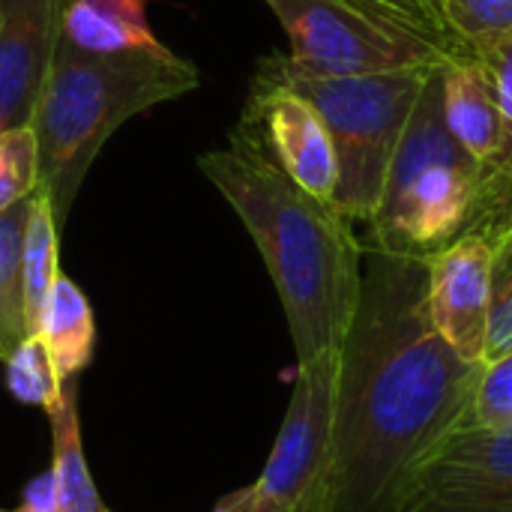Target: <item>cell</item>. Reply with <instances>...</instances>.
I'll use <instances>...</instances> for the list:
<instances>
[{"label":"cell","instance_id":"cell-23","mask_svg":"<svg viewBox=\"0 0 512 512\" xmlns=\"http://www.w3.org/2000/svg\"><path fill=\"white\" fill-rule=\"evenodd\" d=\"M0 512H60L57 510V489H54V474L51 468L39 477H33L24 492H21V501L18 507Z\"/></svg>","mask_w":512,"mask_h":512},{"label":"cell","instance_id":"cell-19","mask_svg":"<svg viewBox=\"0 0 512 512\" xmlns=\"http://www.w3.org/2000/svg\"><path fill=\"white\" fill-rule=\"evenodd\" d=\"M444 21L462 45L483 54L512 36V0H444Z\"/></svg>","mask_w":512,"mask_h":512},{"label":"cell","instance_id":"cell-9","mask_svg":"<svg viewBox=\"0 0 512 512\" xmlns=\"http://www.w3.org/2000/svg\"><path fill=\"white\" fill-rule=\"evenodd\" d=\"M279 168L309 195L333 201L336 192V150L321 114L300 93L255 72L246 114L240 120Z\"/></svg>","mask_w":512,"mask_h":512},{"label":"cell","instance_id":"cell-15","mask_svg":"<svg viewBox=\"0 0 512 512\" xmlns=\"http://www.w3.org/2000/svg\"><path fill=\"white\" fill-rule=\"evenodd\" d=\"M51 417V444H54V489H57V510L60 512H108L96 483L90 477L84 447H81V423H78V387L75 381L66 384L63 405L48 414Z\"/></svg>","mask_w":512,"mask_h":512},{"label":"cell","instance_id":"cell-3","mask_svg":"<svg viewBox=\"0 0 512 512\" xmlns=\"http://www.w3.org/2000/svg\"><path fill=\"white\" fill-rule=\"evenodd\" d=\"M198 87V69L171 48L90 54L57 39L30 111L39 144V189L57 228L66 225L78 189L105 141L135 114Z\"/></svg>","mask_w":512,"mask_h":512},{"label":"cell","instance_id":"cell-7","mask_svg":"<svg viewBox=\"0 0 512 512\" xmlns=\"http://www.w3.org/2000/svg\"><path fill=\"white\" fill-rule=\"evenodd\" d=\"M339 354L297 366L294 393L255 486L285 512H327Z\"/></svg>","mask_w":512,"mask_h":512},{"label":"cell","instance_id":"cell-4","mask_svg":"<svg viewBox=\"0 0 512 512\" xmlns=\"http://www.w3.org/2000/svg\"><path fill=\"white\" fill-rule=\"evenodd\" d=\"M483 168L444 120L441 63L429 69L369 222L372 249L429 261L471 231Z\"/></svg>","mask_w":512,"mask_h":512},{"label":"cell","instance_id":"cell-13","mask_svg":"<svg viewBox=\"0 0 512 512\" xmlns=\"http://www.w3.org/2000/svg\"><path fill=\"white\" fill-rule=\"evenodd\" d=\"M60 36L90 54L165 48L147 21V0H69Z\"/></svg>","mask_w":512,"mask_h":512},{"label":"cell","instance_id":"cell-22","mask_svg":"<svg viewBox=\"0 0 512 512\" xmlns=\"http://www.w3.org/2000/svg\"><path fill=\"white\" fill-rule=\"evenodd\" d=\"M471 423H480V426L512 423V351L486 363L477 396H474Z\"/></svg>","mask_w":512,"mask_h":512},{"label":"cell","instance_id":"cell-14","mask_svg":"<svg viewBox=\"0 0 512 512\" xmlns=\"http://www.w3.org/2000/svg\"><path fill=\"white\" fill-rule=\"evenodd\" d=\"M36 336L45 342L54 372L60 375L63 384L75 381L93 363V351H96L93 309L84 291L63 273L54 279V288L42 306Z\"/></svg>","mask_w":512,"mask_h":512},{"label":"cell","instance_id":"cell-12","mask_svg":"<svg viewBox=\"0 0 512 512\" xmlns=\"http://www.w3.org/2000/svg\"><path fill=\"white\" fill-rule=\"evenodd\" d=\"M441 90L447 129L480 168L489 165L501 150V108L483 57L477 51L444 57Z\"/></svg>","mask_w":512,"mask_h":512},{"label":"cell","instance_id":"cell-10","mask_svg":"<svg viewBox=\"0 0 512 512\" xmlns=\"http://www.w3.org/2000/svg\"><path fill=\"white\" fill-rule=\"evenodd\" d=\"M492 303V240L465 234L429 258V315L450 348L486 363Z\"/></svg>","mask_w":512,"mask_h":512},{"label":"cell","instance_id":"cell-26","mask_svg":"<svg viewBox=\"0 0 512 512\" xmlns=\"http://www.w3.org/2000/svg\"><path fill=\"white\" fill-rule=\"evenodd\" d=\"M9 351H12V345L6 342V336H3V330H0V363L9 357Z\"/></svg>","mask_w":512,"mask_h":512},{"label":"cell","instance_id":"cell-11","mask_svg":"<svg viewBox=\"0 0 512 512\" xmlns=\"http://www.w3.org/2000/svg\"><path fill=\"white\" fill-rule=\"evenodd\" d=\"M69 0H0V129L30 120Z\"/></svg>","mask_w":512,"mask_h":512},{"label":"cell","instance_id":"cell-20","mask_svg":"<svg viewBox=\"0 0 512 512\" xmlns=\"http://www.w3.org/2000/svg\"><path fill=\"white\" fill-rule=\"evenodd\" d=\"M39 189V144L30 123L0 129V213Z\"/></svg>","mask_w":512,"mask_h":512},{"label":"cell","instance_id":"cell-17","mask_svg":"<svg viewBox=\"0 0 512 512\" xmlns=\"http://www.w3.org/2000/svg\"><path fill=\"white\" fill-rule=\"evenodd\" d=\"M27 210H30V198L0 213V330L12 348L24 336H30L27 312H24V279H21Z\"/></svg>","mask_w":512,"mask_h":512},{"label":"cell","instance_id":"cell-5","mask_svg":"<svg viewBox=\"0 0 512 512\" xmlns=\"http://www.w3.org/2000/svg\"><path fill=\"white\" fill-rule=\"evenodd\" d=\"M435 66L369 72V75H318L297 69L288 54L261 60L258 72L300 93L321 114L336 150L333 204L351 222H372L384 198L390 162L405 135L411 111Z\"/></svg>","mask_w":512,"mask_h":512},{"label":"cell","instance_id":"cell-21","mask_svg":"<svg viewBox=\"0 0 512 512\" xmlns=\"http://www.w3.org/2000/svg\"><path fill=\"white\" fill-rule=\"evenodd\" d=\"M512 351V225L492 240V303L486 363Z\"/></svg>","mask_w":512,"mask_h":512},{"label":"cell","instance_id":"cell-1","mask_svg":"<svg viewBox=\"0 0 512 512\" xmlns=\"http://www.w3.org/2000/svg\"><path fill=\"white\" fill-rule=\"evenodd\" d=\"M483 369L435 330L429 261L366 249L339 351L327 512H393L417 468L471 420Z\"/></svg>","mask_w":512,"mask_h":512},{"label":"cell","instance_id":"cell-6","mask_svg":"<svg viewBox=\"0 0 512 512\" xmlns=\"http://www.w3.org/2000/svg\"><path fill=\"white\" fill-rule=\"evenodd\" d=\"M288 33V60L318 75H369L438 66L435 45L396 36L375 24L354 0H264Z\"/></svg>","mask_w":512,"mask_h":512},{"label":"cell","instance_id":"cell-2","mask_svg":"<svg viewBox=\"0 0 512 512\" xmlns=\"http://www.w3.org/2000/svg\"><path fill=\"white\" fill-rule=\"evenodd\" d=\"M198 165L240 216L270 270L297 366L339 354L363 291L366 246L354 222L333 201L300 189L243 126L228 147L204 153Z\"/></svg>","mask_w":512,"mask_h":512},{"label":"cell","instance_id":"cell-8","mask_svg":"<svg viewBox=\"0 0 512 512\" xmlns=\"http://www.w3.org/2000/svg\"><path fill=\"white\" fill-rule=\"evenodd\" d=\"M393 512H512V423L468 420L417 468Z\"/></svg>","mask_w":512,"mask_h":512},{"label":"cell","instance_id":"cell-16","mask_svg":"<svg viewBox=\"0 0 512 512\" xmlns=\"http://www.w3.org/2000/svg\"><path fill=\"white\" fill-rule=\"evenodd\" d=\"M60 276V228L54 222L51 201L42 189L30 195L27 228H24V255H21V279H24V312L27 327L36 333L42 306Z\"/></svg>","mask_w":512,"mask_h":512},{"label":"cell","instance_id":"cell-24","mask_svg":"<svg viewBox=\"0 0 512 512\" xmlns=\"http://www.w3.org/2000/svg\"><path fill=\"white\" fill-rule=\"evenodd\" d=\"M213 512H285L276 501H270L255 483L252 486H243V489H234L228 492Z\"/></svg>","mask_w":512,"mask_h":512},{"label":"cell","instance_id":"cell-18","mask_svg":"<svg viewBox=\"0 0 512 512\" xmlns=\"http://www.w3.org/2000/svg\"><path fill=\"white\" fill-rule=\"evenodd\" d=\"M3 363H6V390L12 393L15 402L42 408L45 414L63 405L66 384L54 372L48 348L36 333L24 336Z\"/></svg>","mask_w":512,"mask_h":512},{"label":"cell","instance_id":"cell-25","mask_svg":"<svg viewBox=\"0 0 512 512\" xmlns=\"http://www.w3.org/2000/svg\"><path fill=\"white\" fill-rule=\"evenodd\" d=\"M423 3H426V6L441 18V21H444V0H423ZM444 24H447V21H444Z\"/></svg>","mask_w":512,"mask_h":512}]
</instances>
